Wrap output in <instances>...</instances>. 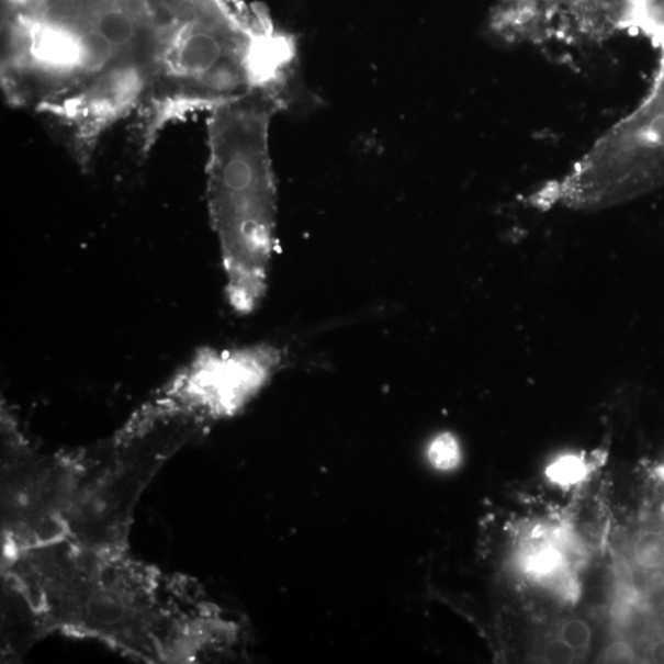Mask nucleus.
<instances>
[{
	"label": "nucleus",
	"instance_id": "nucleus-1",
	"mask_svg": "<svg viewBox=\"0 0 664 664\" xmlns=\"http://www.w3.org/2000/svg\"><path fill=\"white\" fill-rule=\"evenodd\" d=\"M3 575L37 631L99 641L142 662H203L234 638L191 579L137 559L128 541L60 540L4 558Z\"/></svg>",
	"mask_w": 664,
	"mask_h": 664
},
{
	"label": "nucleus",
	"instance_id": "nucleus-2",
	"mask_svg": "<svg viewBox=\"0 0 664 664\" xmlns=\"http://www.w3.org/2000/svg\"><path fill=\"white\" fill-rule=\"evenodd\" d=\"M281 88H266L211 110L209 203L233 308L261 302L275 245V187L269 148Z\"/></svg>",
	"mask_w": 664,
	"mask_h": 664
},
{
	"label": "nucleus",
	"instance_id": "nucleus-3",
	"mask_svg": "<svg viewBox=\"0 0 664 664\" xmlns=\"http://www.w3.org/2000/svg\"><path fill=\"white\" fill-rule=\"evenodd\" d=\"M2 430L3 558L128 528L131 514L119 498L127 472L111 451L108 462L89 451L41 453L5 415Z\"/></svg>",
	"mask_w": 664,
	"mask_h": 664
},
{
	"label": "nucleus",
	"instance_id": "nucleus-4",
	"mask_svg": "<svg viewBox=\"0 0 664 664\" xmlns=\"http://www.w3.org/2000/svg\"><path fill=\"white\" fill-rule=\"evenodd\" d=\"M280 354L269 347L204 353L155 396L201 428L241 410L269 381Z\"/></svg>",
	"mask_w": 664,
	"mask_h": 664
},
{
	"label": "nucleus",
	"instance_id": "nucleus-5",
	"mask_svg": "<svg viewBox=\"0 0 664 664\" xmlns=\"http://www.w3.org/2000/svg\"><path fill=\"white\" fill-rule=\"evenodd\" d=\"M520 567L531 578L553 584L563 590L567 589V560L564 550L553 541H545L524 551Z\"/></svg>",
	"mask_w": 664,
	"mask_h": 664
},
{
	"label": "nucleus",
	"instance_id": "nucleus-6",
	"mask_svg": "<svg viewBox=\"0 0 664 664\" xmlns=\"http://www.w3.org/2000/svg\"><path fill=\"white\" fill-rule=\"evenodd\" d=\"M633 566L642 572H659L664 569V534L659 530H645L633 539L631 545Z\"/></svg>",
	"mask_w": 664,
	"mask_h": 664
},
{
	"label": "nucleus",
	"instance_id": "nucleus-7",
	"mask_svg": "<svg viewBox=\"0 0 664 664\" xmlns=\"http://www.w3.org/2000/svg\"><path fill=\"white\" fill-rule=\"evenodd\" d=\"M589 472L584 458L576 454L561 455L547 470L545 475L550 483L560 487L575 486L587 477Z\"/></svg>",
	"mask_w": 664,
	"mask_h": 664
},
{
	"label": "nucleus",
	"instance_id": "nucleus-8",
	"mask_svg": "<svg viewBox=\"0 0 664 664\" xmlns=\"http://www.w3.org/2000/svg\"><path fill=\"white\" fill-rule=\"evenodd\" d=\"M427 457L439 472H452L462 462V449L453 435L441 434L428 446Z\"/></svg>",
	"mask_w": 664,
	"mask_h": 664
},
{
	"label": "nucleus",
	"instance_id": "nucleus-9",
	"mask_svg": "<svg viewBox=\"0 0 664 664\" xmlns=\"http://www.w3.org/2000/svg\"><path fill=\"white\" fill-rule=\"evenodd\" d=\"M554 633L574 649L579 659H584L592 643V630L586 621L569 618L560 621Z\"/></svg>",
	"mask_w": 664,
	"mask_h": 664
},
{
	"label": "nucleus",
	"instance_id": "nucleus-10",
	"mask_svg": "<svg viewBox=\"0 0 664 664\" xmlns=\"http://www.w3.org/2000/svg\"><path fill=\"white\" fill-rule=\"evenodd\" d=\"M578 655L574 649H571L567 643L553 633L548 638L543 645L540 646L539 660L551 664H570L578 660Z\"/></svg>",
	"mask_w": 664,
	"mask_h": 664
},
{
	"label": "nucleus",
	"instance_id": "nucleus-11",
	"mask_svg": "<svg viewBox=\"0 0 664 664\" xmlns=\"http://www.w3.org/2000/svg\"><path fill=\"white\" fill-rule=\"evenodd\" d=\"M637 660V651L627 640L610 642L600 656L603 663H635Z\"/></svg>",
	"mask_w": 664,
	"mask_h": 664
},
{
	"label": "nucleus",
	"instance_id": "nucleus-12",
	"mask_svg": "<svg viewBox=\"0 0 664 664\" xmlns=\"http://www.w3.org/2000/svg\"><path fill=\"white\" fill-rule=\"evenodd\" d=\"M649 653V657L652 662L664 663V640L653 642Z\"/></svg>",
	"mask_w": 664,
	"mask_h": 664
},
{
	"label": "nucleus",
	"instance_id": "nucleus-13",
	"mask_svg": "<svg viewBox=\"0 0 664 664\" xmlns=\"http://www.w3.org/2000/svg\"><path fill=\"white\" fill-rule=\"evenodd\" d=\"M661 475L664 479V466L661 469Z\"/></svg>",
	"mask_w": 664,
	"mask_h": 664
}]
</instances>
